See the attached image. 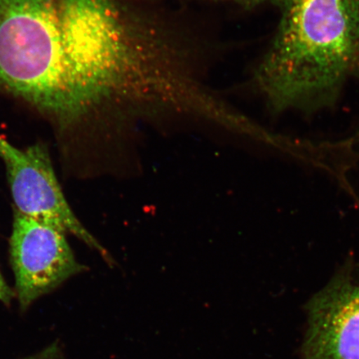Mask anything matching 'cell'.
<instances>
[{
    "mask_svg": "<svg viewBox=\"0 0 359 359\" xmlns=\"http://www.w3.org/2000/svg\"><path fill=\"white\" fill-rule=\"evenodd\" d=\"M61 353L60 345L53 344L50 346L44 348L43 351L22 359H60Z\"/></svg>",
    "mask_w": 359,
    "mask_h": 359,
    "instance_id": "cell-6",
    "label": "cell"
},
{
    "mask_svg": "<svg viewBox=\"0 0 359 359\" xmlns=\"http://www.w3.org/2000/svg\"><path fill=\"white\" fill-rule=\"evenodd\" d=\"M13 297H15V293L7 285L1 272H0V302L4 304H10Z\"/></svg>",
    "mask_w": 359,
    "mask_h": 359,
    "instance_id": "cell-7",
    "label": "cell"
},
{
    "mask_svg": "<svg viewBox=\"0 0 359 359\" xmlns=\"http://www.w3.org/2000/svg\"><path fill=\"white\" fill-rule=\"evenodd\" d=\"M173 64L157 0H0V92L62 132L151 122Z\"/></svg>",
    "mask_w": 359,
    "mask_h": 359,
    "instance_id": "cell-1",
    "label": "cell"
},
{
    "mask_svg": "<svg viewBox=\"0 0 359 359\" xmlns=\"http://www.w3.org/2000/svg\"><path fill=\"white\" fill-rule=\"evenodd\" d=\"M11 260L22 311L86 267L78 262L66 232L15 209Z\"/></svg>",
    "mask_w": 359,
    "mask_h": 359,
    "instance_id": "cell-4",
    "label": "cell"
},
{
    "mask_svg": "<svg viewBox=\"0 0 359 359\" xmlns=\"http://www.w3.org/2000/svg\"><path fill=\"white\" fill-rule=\"evenodd\" d=\"M268 6L279 25L254 82L273 112L333 107L359 72V0H236Z\"/></svg>",
    "mask_w": 359,
    "mask_h": 359,
    "instance_id": "cell-2",
    "label": "cell"
},
{
    "mask_svg": "<svg viewBox=\"0 0 359 359\" xmlns=\"http://www.w3.org/2000/svg\"><path fill=\"white\" fill-rule=\"evenodd\" d=\"M300 359H359V266L350 260L305 304Z\"/></svg>",
    "mask_w": 359,
    "mask_h": 359,
    "instance_id": "cell-5",
    "label": "cell"
},
{
    "mask_svg": "<svg viewBox=\"0 0 359 359\" xmlns=\"http://www.w3.org/2000/svg\"><path fill=\"white\" fill-rule=\"evenodd\" d=\"M0 157L7 170L13 200L18 212L53 224L114 262L106 250L76 217L53 170L47 147L38 143L19 149L0 135Z\"/></svg>",
    "mask_w": 359,
    "mask_h": 359,
    "instance_id": "cell-3",
    "label": "cell"
}]
</instances>
